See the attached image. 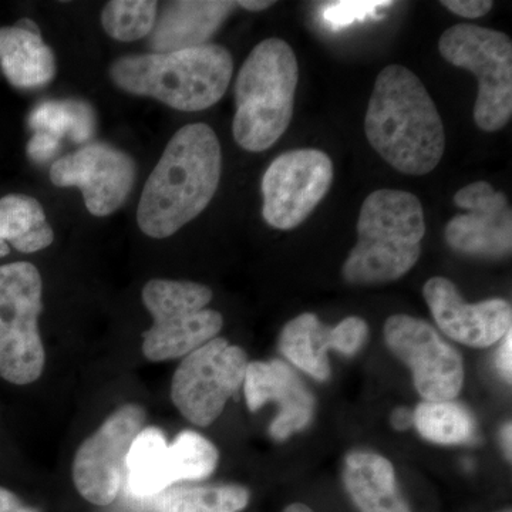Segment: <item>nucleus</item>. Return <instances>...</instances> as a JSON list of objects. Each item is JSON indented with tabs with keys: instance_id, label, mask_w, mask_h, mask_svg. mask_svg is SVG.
I'll return each instance as SVG.
<instances>
[{
	"instance_id": "1",
	"label": "nucleus",
	"mask_w": 512,
	"mask_h": 512,
	"mask_svg": "<svg viewBox=\"0 0 512 512\" xmlns=\"http://www.w3.org/2000/svg\"><path fill=\"white\" fill-rule=\"evenodd\" d=\"M221 171V146L215 131L204 123L180 128L144 185L138 227L156 239L180 231L210 205Z\"/></svg>"
},
{
	"instance_id": "2",
	"label": "nucleus",
	"mask_w": 512,
	"mask_h": 512,
	"mask_svg": "<svg viewBox=\"0 0 512 512\" xmlns=\"http://www.w3.org/2000/svg\"><path fill=\"white\" fill-rule=\"evenodd\" d=\"M365 131L376 153L407 175L431 173L446 150L436 104L419 77L400 64L384 67L377 76Z\"/></svg>"
},
{
	"instance_id": "3",
	"label": "nucleus",
	"mask_w": 512,
	"mask_h": 512,
	"mask_svg": "<svg viewBox=\"0 0 512 512\" xmlns=\"http://www.w3.org/2000/svg\"><path fill=\"white\" fill-rule=\"evenodd\" d=\"M234 60L225 47L207 43L171 53L124 56L110 77L124 92L151 97L180 111L210 109L227 93Z\"/></svg>"
},
{
	"instance_id": "4",
	"label": "nucleus",
	"mask_w": 512,
	"mask_h": 512,
	"mask_svg": "<svg viewBox=\"0 0 512 512\" xmlns=\"http://www.w3.org/2000/svg\"><path fill=\"white\" fill-rule=\"evenodd\" d=\"M426 235L423 205L412 192L377 190L363 202L357 220V244L343 264L353 285L397 281L419 261Z\"/></svg>"
},
{
	"instance_id": "5",
	"label": "nucleus",
	"mask_w": 512,
	"mask_h": 512,
	"mask_svg": "<svg viewBox=\"0 0 512 512\" xmlns=\"http://www.w3.org/2000/svg\"><path fill=\"white\" fill-rule=\"evenodd\" d=\"M298 82V59L285 40L271 37L254 47L235 82L232 133L238 146L262 153L284 136Z\"/></svg>"
},
{
	"instance_id": "6",
	"label": "nucleus",
	"mask_w": 512,
	"mask_h": 512,
	"mask_svg": "<svg viewBox=\"0 0 512 512\" xmlns=\"http://www.w3.org/2000/svg\"><path fill=\"white\" fill-rule=\"evenodd\" d=\"M141 298L153 318L141 346L150 362L183 359L218 338L224 326L221 313L207 309L211 289L197 282L151 279Z\"/></svg>"
},
{
	"instance_id": "7",
	"label": "nucleus",
	"mask_w": 512,
	"mask_h": 512,
	"mask_svg": "<svg viewBox=\"0 0 512 512\" xmlns=\"http://www.w3.org/2000/svg\"><path fill=\"white\" fill-rule=\"evenodd\" d=\"M43 281L30 262L0 266V377L26 386L43 375L46 350L39 332Z\"/></svg>"
},
{
	"instance_id": "8",
	"label": "nucleus",
	"mask_w": 512,
	"mask_h": 512,
	"mask_svg": "<svg viewBox=\"0 0 512 512\" xmlns=\"http://www.w3.org/2000/svg\"><path fill=\"white\" fill-rule=\"evenodd\" d=\"M440 55L470 70L478 80L474 121L487 133L507 126L512 116V43L498 30L456 25L440 37Z\"/></svg>"
},
{
	"instance_id": "9",
	"label": "nucleus",
	"mask_w": 512,
	"mask_h": 512,
	"mask_svg": "<svg viewBox=\"0 0 512 512\" xmlns=\"http://www.w3.org/2000/svg\"><path fill=\"white\" fill-rule=\"evenodd\" d=\"M218 461V448L197 431H181L168 444L163 430L144 427L128 451V493L136 498H154L173 485L205 480L214 473Z\"/></svg>"
},
{
	"instance_id": "10",
	"label": "nucleus",
	"mask_w": 512,
	"mask_h": 512,
	"mask_svg": "<svg viewBox=\"0 0 512 512\" xmlns=\"http://www.w3.org/2000/svg\"><path fill=\"white\" fill-rule=\"evenodd\" d=\"M248 356L228 340L215 338L183 357L171 382V400L184 419L208 427L241 389Z\"/></svg>"
},
{
	"instance_id": "11",
	"label": "nucleus",
	"mask_w": 512,
	"mask_h": 512,
	"mask_svg": "<svg viewBox=\"0 0 512 512\" xmlns=\"http://www.w3.org/2000/svg\"><path fill=\"white\" fill-rule=\"evenodd\" d=\"M140 404H123L77 448L72 476L87 503L106 507L116 501L126 473V460L137 434L146 427Z\"/></svg>"
},
{
	"instance_id": "12",
	"label": "nucleus",
	"mask_w": 512,
	"mask_h": 512,
	"mask_svg": "<svg viewBox=\"0 0 512 512\" xmlns=\"http://www.w3.org/2000/svg\"><path fill=\"white\" fill-rule=\"evenodd\" d=\"M333 175L323 151L293 150L275 158L262 178L266 224L282 231L299 227L328 194Z\"/></svg>"
},
{
	"instance_id": "13",
	"label": "nucleus",
	"mask_w": 512,
	"mask_h": 512,
	"mask_svg": "<svg viewBox=\"0 0 512 512\" xmlns=\"http://www.w3.org/2000/svg\"><path fill=\"white\" fill-rule=\"evenodd\" d=\"M390 350L412 369L414 386L426 402L454 400L463 389V357L439 332L409 315H393L384 323Z\"/></svg>"
},
{
	"instance_id": "14",
	"label": "nucleus",
	"mask_w": 512,
	"mask_h": 512,
	"mask_svg": "<svg viewBox=\"0 0 512 512\" xmlns=\"http://www.w3.org/2000/svg\"><path fill=\"white\" fill-rule=\"evenodd\" d=\"M137 165L119 148L104 143L87 144L60 157L50 168L57 187H76L94 217H107L126 202L136 183Z\"/></svg>"
},
{
	"instance_id": "15",
	"label": "nucleus",
	"mask_w": 512,
	"mask_h": 512,
	"mask_svg": "<svg viewBox=\"0 0 512 512\" xmlns=\"http://www.w3.org/2000/svg\"><path fill=\"white\" fill-rule=\"evenodd\" d=\"M454 204L466 214L448 221L444 238L448 247L478 258H503L512 248V212L504 192L477 181L454 195Z\"/></svg>"
},
{
	"instance_id": "16",
	"label": "nucleus",
	"mask_w": 512,
	"mask_h": 512,
	"mask_svg": "<svg viewBox=\"0 0 512 512\" xmlns=\"http://www.w3.org/2000/svg\"><path fill=\"white\" fill-rule=\"evenodd\" d=\"M423 296L437 326L448 338L471 348H488L511 332V305L504 299L464 302L456 285L434 276L424 285Z\"/></svg>"
},
{
	"instance_id": "17",
	"label": "nucleus",
	"mask_w": 512,
	"mask_h": 512,
	"mask_svg": "<svg viewBox=\"0 0 512 512\" xmlns=\"http://www.w3.org/2000/svg\"><path fill=\"white\" fill-rule=\"evenodd\" d=\"M242 386L251 412H258L269 402L279 404L278 416L269 426L272 439H289L311 423L315 410L312 393L281 360L248 363Z\"/></svg>"
},
{
	"instance_id": "18",
	"label": "nucleus",
	"mask_w": 512,
	"mask_h": 512,
	"mask_svg": "<svg viewBox=\"0 0 512 512\" xmlns=\"http://www.w3.org/2000/svg\"><path fill=\"white\" fill-rule=\"evenodd\" d=\"M237 8V2H170L157 16L148 46L153 53H171L207 45L225 19Z\"/></svg>"
},
{
	"instance_id": "19",
	"label": "nucleus",
	"mask_w": 512,
	"mask_h": 512,
	"mask_svg": "<svg viewBox=\"0 0 512 512\" xmlns=\"http://www.w3.org/2000/svg\"><path fill=\"white\" fill-rule=\"evenodd\" d=\"M0 67L19 89H37L52 82L56 57L33 20L22 19L12 28L0 29Z\"/></svg>"
},
{
	"instance_id": "20",
	"label": "nucleus",
	"mask_w": 512,
	"mask_h": 512,
	"mask_svg": "<svg viewBox=\"0 0 512 512\" xmlns=\"http://www.w3.org/2000/svg\"><path fill=\"white\" fill-rule=\"evenodd\" d=\"M345 485L360 512H384L400 495L393 464L375 453L346 458Z\"/></svg>"
},
{
	"instance_id": "21",
	"label": "nucleus",
	"mask_w": 512,
	"mask_h": 512,
	"mask_svg": "<svg viewBox=\"0 0 512 512\" xmlns=\"http://www.w3.org/2000/svg\"><path fill=\"white\" fill-rule=\"evenodd\" d=\"M0 239L22 254H33L49 248L55 232L39 201L12 194L0 198Z\"/></svg>"
},
{
	"instance_id": "22",
	"label": "nucleus",
	"mask_w": 512,
	"mask_h": 512,
	"mask_svg": "<svg viewBox=\"0 0 512 512\" xmlns=\"http://www.w3.org/2000/svg\"><path fill=\"white\" fill-rule=\"evenodd\" d=\"M329 330L313 313H302L282 329L279 350L293 366L323 382L330 376Z\"/></svg>"
},
{
	"instance_id": "23",
	"label": "nucleus",
	"mask_w": 512,
	"mask_h": 512,
	"mask_svg": "<svg viewBox=\"0 0 512 512\" xmlns=\"http://www.w3.org/2000/svg\"><path fill=\"white\" fill-rule=\"evenodd\" d=\"M242 485H173L154 497L156 512H242L249 504Z\"/></svg>"
},
{
	"instance_id": "24",
	"label": "nucleus",
	"mask_w": 512,
	"mask_h": 512,
	"mask_svg": "<svg viewBox=\"0 0 512 512\" xmlns=\"http://www.w3.org/2000/svg\"><path fill=\"white\" fill-rule=\"evenodd\" d=\"M414 426L423 439L437 444H466L476 439V420L466 407L453 400L419 404Z\"/></svg>"
},
{
	"instance_id": "25",
	"label": "nucleus",
	"mask_w": 512,
	"mask_h": 512,
	"mask_svg": "<svg viewBox=\"0 0 512 512\" xmlns=\"http://www.w3.org/2000/svg\"><path fill=\"white\" fill-rule=\"evenodd\" d=\"M29 127L35 133H45L62 140L70 137L76 143H86L93 136L94 111L86 101H43L29 116Z\"/></svg>"
},
{
	"instance_id": "26",
	"label": "nucleus",
	"mask_w": 512,
	"mask_h": 512,
	"mask_svg": "<svg viewBox=\"0 0 512 512\" xmlns=\"http://www.w3.org/2000/svg\"><path fill=\"white\" fill-rule=\"evenodd\" d=\"M158 16V3L151 0H113L101 12L107 35L120 42L150 36Z\"/></svg>"
},
{
	"instance_id": "27",
	"label": "nucleus",
	"mask_w": 512,
	"mask_h": 512,
	"mask_svg": "<svg viewBox=\"0 0 512 512\" xmlns=\"http://www.w3.org/2000/svg\"><path fill=\"white\" fill-rule=\"evenodd\" d=\"M369 326L362 318L349 316L329 330L330 349L346 356L355 355L365 345Z\"/></svg>"
},
{
	"instance_id": "28",
	"label": "nucleus",
	"mask_w": 512,
	"mask_h": 512,
	"mask_svg": "<svg viewBox=\"0 0 512 512\" xmlns=\"http://www.w3.org/2000/svg\"><path fill=\"white\" fill-rule=\"evenodd\" d=\"M392 2H336L323 8V19L335 29L346 28L356 20L373 15L377 9L389 8Z\"/></svg>"
},
{
	"instance_id": "29",
	"label": "nucleus",
	"mask_w": 512,
	"mask_h": 512,
	"mask_svg": "<svg viewBox=\"0 0 512 512\" xmlns=\"http://www.w3.org/2000/svg\"><path fill=\"white\" fill-rule=\"evenodd\" d=\"M60 140L45 133H35L28 144V154L35 163H47L56 156Z\"/></svg>"
},
{
	"instance_id": "30",
	"label": "nucleus",
	"mask_w": 512,
	"mask_h": 512,
	"mask_svg": "<svg viewBox=\"0 0 512 512\" xmlns=\"http://www.w3.org/2000/svg\"><path fill=\"white\" fill-rule=\"evenodd\" d=\"M441 5L461 18L478 19L487 15L494 3L491 0H444Z\"/></svg>"
},
{
	"instance_id": "31",
	"label": "nucleus",
	"mask_w": 512,
	"mask_h": 512,
	"mask_svg": "<svg viewBox=\"0 0 512 512\" xmlns=\"http://www.w3.org/2000/svg\"><path fill=\"white\" fill-rule=\"evenodd\" d=\"M0 512H40L37 508L29 507L22 500L8 490L0 487Z\"/></svg>"
},
{
	"instance_id": "32",
	"label": "nucleus",
	"mask_w": 512,
	"mask_h": 512,
	"mask_svg": "<svg viewBox=\"0 0 512 512\" xmlns=\"http://www.w3.org/2000/svg\"><path fill=\"white\" fill-rule=\"evenodd\" d=\"M512 338L511 332H508L507 335L503 338V343H501L500 349H498L497 353V367L500 370L501 375L505 377V379L511 380L512 375Z\"/></svg>"
},
{
	"instance_id": "33",
	"label": "nucleus",
	"mask_w": 512,
	"mask_h": 512,
	"mask_svg": "<svg viewBox=\"0 0 512 512\" xmlns=\"http://www.w3.org/2000/svg\"><path fill=\"white\" fill-rule=\"evenodd\" d=\"M392 424L396 430H407L414 424L413 413L407 409H397L392 414Z\"/></svg>"
},
{
	"instance_id": "34",
	"label": "nucleus",
	"mask_w": 512,
	"mask_h": 512,
	"mask_svg": "<svg viewBox=\"0 0 512 512\" xmlns=\"http://www.w3.org/2000/svg\"><path fill=\"white\" fill-rule=\"evenodd\" d=\"M272 5H275V2H266V0H242V2H237L239 8L249 10V12H261V10L271 8Z\"/></svg>"
},
{
	"instance_id": "35",
	"label": "nucleus",
	"mask_w": 512,
	"mask_h": 512,
	"mask_svg": "<svg viewBox=\"0 0 512 512\" xmlns=\"http://www.w3.org/2000/svg\"><path fill=\"white\" fill-rule=\"evenodd\" d=\"M384 512H412V510H410L409 504L406 503V500H403L402 495H399V497H397Z\"/></svg>"
},
{
	"instance_id": "36",
	"label": "nucleus",
	"mask_w": 512,
	"mask_h": 512,
	"mask_svg": "<svg viewBox=\"0 0 512 512\" xmlns=\"http://www.w3.org/2000/svg\"><path fill=\"white\" fill-rule=\"evenodd\" d=\"M511 433V423L505 424L501 437H503V446L508 458H511Z\"/></svg>"
},
{
	"instance_id": "37",
	"label": "nucleus",
	"mask_w": 512,
	"mask_h": 512,
	"mask_svg": "<svg viewBox=\"0 0 512 512\" xmlns=\"http://www.w3.org/2000/svg\"><path fill=\"white\" fill-rule=\"evenodd\" d=\"M282 512H313L311 508L308 507V505L301 504V503H295L288 505V507L285 508Z\"/></svg>"
},
{
	"instance_id": "38",
	"label": "nucleus",
	"mask_w": 512,
	"mask_h": 512,
	"mask_svg": "<svg viewBox=\"0 0 512 512\" xmlns=\"http://www.w3.org/2000/svg\"><path fill=\"white\" fill-rule=\"evenodd\" d=\"M9 252V245L6 244V242H3L2 239H0V258H2V256L8 255Z\"/></svg>"
},
{
	"instance_id": "39",
	"label": "nucleus",
	"mask_w": 512,
	"mask_h": 512,
	"mask_svg": "<svg viewBox=\"0 0 512 512\" xmlns=\"http://www.w3.org/2000/svg\"><path fill=\"white\" fill-rule=\"evenodd\" d=\"M508 512H510V511H508Z\"/></svg>"
}]
</instances>
